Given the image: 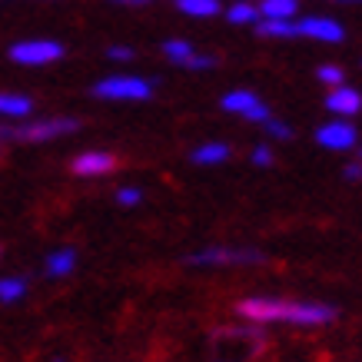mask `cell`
Segmentation results:
<instances>
[{
  "instance_id": "f546056e",
  "label": "cell",
  "mask_w": 362,
  "mask_h": 362,
  "mask_svg": "<svg viewBox=\"0 0 362 362\" xmlns=\"http://www.w3.org/2000/svg\"><path fill=\"white\" fill-rule=\"evenodd\" d=\"M349 4H362V0H349Z\"/></svg>"
},
{
  "instance_id": "e0dca14e",
  "label": "cell",
  "mask_w": 362,
  "mask_h": 362,
  "mask_svg": "<svg viewBox=\"0 0 362 362\" xmlns=\"http://www.w3.org/2000/svg\"><path fill=\"white\" fill-rule=\"evenodd\" d=\"M27 296V276H4L0 279V306H13Z\"/></svg>"
},
{
  "instance_id": "277c9868",
  "label": "cell",
  "mask_w": 362,
  "mask_h": 362,
  "mask_svg": "<svg viewBox=\"0 0 362 362\" xmlns=\"http://www.w3.org/2000/svg\"><path fill=\"white\" fill-rule=\"evenodd\" d=\"M266 263V252L256 246H206L187 256V266L197 269H226V266H259Z\"/></svg>"
},
{
  "instance_id": "7c38bea8",
  "label": "cell",
  "mask_w": 362,
  "mask_h": 362,
  "mask_svg": "<svg viewBox=\"0 0 362 362\" xmlns=\"http://www.w3.org/2000/svg\"><path fill=\"white\" fill-rule=\"evenodd\" d=\"M74 269H77V250L74 246H60V250L47 252V259H44L47 279H66Z\"/></svg>"
},
{
  "instance_id": "8fae6325",
  "label": "cell",
  "mask_w": 362,
  "mask_h": 362,
  "mask_svg": "<svg viewBox=\"0 0 362 362\" xmlns=\"http://www.w3.org/2000/svg\"><path fill=\"white\" fill-rule=\"evenodd\" d=\"M33 97L27 93H13V90H4L0 93V120L4 123H21V120H30L33 117Z\"/></svg>"
},
{
  "instance_id": "5b68a950",
  "label": "cell",
  "mask_w": 362,
  "mask_h": 362,
  "mask_svg": "<svg viewBox=\"0 0 362 362\" xmlns=\"http://www.w3.org/2000/svg\"><path fill=\"white\" fill-rule=\"evenodd\" d=\"M11 60L17 66H50L57 60H64V44L60 40H47V37H37V40H21L13 44L11 50Z\"/></svg>"
},
{
  "instance_id": "ba28073f",
  "label": "cell",
  "mask_w": 362,
  "mask_h": 362,
  "mask_svg": "<svg viewBox=\"0 0 362 362\" xmlns=\"http://www.w3.org/2000/svg\"><path fill=\"white\" fill-rule=\"evenodd\" d=\"M296 37L316 40V44H342L346 40V27L332 17H296Z\"/></svg>"
},
{
  "instance_id": "ac0fdd59",
  "label": "cell",
  "mask_w": 362,
  "mask_h": 362,
  "mask_svg": "<svg viewBox=\"0 0 362 362\" xmlns=\"http://www.w3.org/2000/svg\"><path fill=\"white\" fill-rule=\"evenodd\" d=\"M256 30L266 40H289V37H296V21H259Z\"/></svg>"
},
{
  "instance_id": "ffe728a7",
  "label": "cell",
  "mask_w": 362,
  "mask_h": 362,
  "mask_svg": "<svg viewBox=\"0 0 362 362\" xmlns=\"http://www.w3.org/2000/svg\"><path fill=\"white\" fill-rule=\"evenodd\" d=\"M316 80L319 83H326V87H342V80H346V74H342V66L339 64H322L316 66Z\"/></svg>"
},
{
  "instance_id": "cb8c5ba5",
  "label": "cell",
  "mask_w": 362,
  "mask_h": 362,
  "mask_svg": "<svg viewBox=\"0 0 362 362\" xmlns=\"http://www.w3.org/2000/svg\"><path fill=\"white\" fill-rule=\"evenodd\" d=\"M213 66H216V57H209V54H193L189 57V64L183 66V70H197V74H203V70H213Z\"/></svg>"
},
{
  "instance_id": "603a6c76",
  "label": "cell",
  "mask_w": 362,
  "mask_h": 362,
  "mask_svg": "<svg viewBox=\"0 0 362 362\" xmlns=\"http://www.w3.org/2000/svg\"><path fill=\"white\" fill-rule=\"evenodd\" d=\"M250 163L252 166H273L276 163V156H273V150H269V143H259V146H252L250 150Z\"/></svg>"
},
{
  "instance_id": "d6986e66",
  "label": "cell",
  "mask_w": 362,
  "mask_h": 362,
  "mask_svg": "<svg viewBox=\"0 0 362 362\" xmlns=\"http://www.w3.org/2000/svg\"><path fill=\"white\" fill-rule=\"evenodd\" d=\"M163 54H166V60H170V64L187 66L189 57L197 54V47L189 44V40H180V37H173V40H166V44H163Z\"/></svg>"
},
{
  "instance_id": "30bf717a",
  "label": "cell",
  "mask_w": 362,
  "mask_h": 362,
  "mask_svg": "<svg viewBox=\"0 0 362 362\" xmlns=\"http://www.w3.org/2000/svg\"><path fill=\"white\" fill-rule=\"evenodd\" d=\"M326 110L336 113V120H352L362 110V93L356 87H349V83L332 87L329 97H326Z\"/></svg>"
},
{
  "instance_id": "52a82bcc",
  "label": "cell",
  "mask_w": 362,
  "mask_h": 362,
  "mask_svg": "<svg viewBox=\"0 0 362 362\" xmlns=\"http://www.w3.org/2000/svg\"><path fill=\"white\" fill-rule=\"evenodd\" d=\"M220 107L226 113H236V117H243V120L259 123V127H263V123L273 117V113H269V107H266V103L256 97L252 90H230V93H223Z\"/></svg>"
},
{
  "instance_id": "7a4b0ae2",
  "label": "cell",
  "mask_w": 362,
  "mask_h": 362,
  "mask_svg": "<svg viewBox=\"0 0 362 362\" xmlns=\"http://www.w3.org/2000/svg\"><path fill=\"white\" fill-rule=\"evenodd\" d=\"M83 123L80 117H40V120H21V123H4L0 127V140L7 143H50L60 136L77 133Z\"/></svg>"
},
{
  "instance_id": "9a60e30c",
  "label": "cell",
  "mask_w": 362,
  "mask_h": 362,
  "mask_svg": "<svg viewBox=\"0 0 362 362\" xmlns=\"http://www.w3.org/2000/svg\"><path fill=\"white\" fill-rule=\"evenodd\" d=\"M226 21H230L233 27H256L263 17H259V7H256L252 0H236L230 11H226Z\"/></svg>"
},
{
  "instance_id": "44dd1931",
  "label": "cell",
  "mask_w": 362,
  "mask_h": 362,
  "mask_svg": "<svg viewBox=\"0 0 362 362\" xmlns=\"http://www.w3.org/2000/svg\"><path fill=\"white\" fill-rule=\"evenodd\" d=\"M263 133L269 140H293V127L286 120H276V117H269V120L263 123Z\"/></svg>"
},
{
  "instance_id": "7402d4cb",
  "label": "cell",
  "mask_w": 362,
  "mask_h": 362,
  "mask_svg": "<svg viewBox=\"0 0 362 362\" xmlns=\"http://www.w3.org/2000/svg\"><path fill=\"white\" fill-rule=\"evenodd\" d=\"M140 203H143V189L140 187H120L117 189V206L133 209V206H140Z\"/></svg>"
},
{
  "instance_id": "d4e9b609",
  "label": "cell",
  "mask_w": 362,
  "mask_h": 362,
  "mask_svg": "<svg viewBox=\"0 0 362 362\" xmlns=\"http://www.w3.org/2000/svg\"><path fill=\"white\" fill-rule=\"evenodd\" d=\"M342 180H349V183H359V180H362V166H359V160H352V163L342 166Z\"/></svg>"
},
{
  "instance_id": "83f0119b",
  "label": "cell",
  "mask_w": 362,
  "mask_h": 362,
  "mask_svg": "<svg viewBox=\"0 0 362 362\" xmlns=\"http://www.w3.org/2000/svg\"><path fill=\"white\" fill-rule=\"evenodd\" d=\"M359 166H362V146H359Z\"/></svg>"
},
{
  "instance_id": "2e32d148",
  "label": "cell",
  "mask_w": 362,
  "mask_h": 362,
  "mask_svg": "<svg viewBox=\"0 0 362 362\" xmlns=\"http://www.w3.org/2000/svg\"><path fill=\"white\" fill-rule=\"evenodd\" d=\"M176 11L187 13V17H199V21H206V17H216L223 11L220 0H173Z\"/></svg>"
},
{
  "instance_id": "3957f363",
  "label": "cell",
  "mask_w": 362,
  "mask_h": 362,
  "mask_svg": "<svg viewBox=\"0 0 362 362\" xmlns=\"http://www.w3.org/2000/svg\"><path fill=\"white\" fill-rule=\"evenodd\" d=\"M90 93L97 100H113V103H143L156 93V83L150 77H136V74H113V77L97 80Z\"/></svg>"
},
{
  "instance_id": "9c48e42d",
  "label": "cell",
  "mask_w": 362,
  "mask_h": 362,
  "mask_svg": "<svg viewBox=\"0 0 362 362\" xmlns=\"http://www.w3.org/2000/svg\"><path fill=\"white\" fill-rule=\"evenodd\" d=\"M117 170V156L107 150H83L70 160V173L80 180H100V176H110Z\"/></svg>"
},
{
  "instance_id": "484cf974",
  "label": "cell",
  "mask_w": 362,
  "mask_h": 362,
  "mask_svg": "<svg viewBox=\"0 0 362 362\" xmlns=\"http://www.w3.org/2000/svg\"><path fill=\"white\" fill-rule=\"evenodd\" d=\"M107 57H110V60H117V64H127V60H133V50L130 47H110V50H107Z\"/></svg>"
},
{
  "instance_id": "4dcf8cb0",
  "label": "cell",
  "mask_w": 362,
  "mask_h": 362,
  "mask_svg": "<svg viewBox=\"0 0 362 362\" xmlns=\"http://www.w3.org/2000/svg\"><path fill=\"white\" fill-rule=\"evenodd\" d=\"M0 256H4V246H0Z\"/></svg>"
},
{
  "instance_id": "8992f818",
  "label": "cell",
  "mask_w": 362,
  "mask_h": 362,
  "mask_svg": "<svg viewBox=\"0 0 362 362\" xmlns=\"http://www.w3.org/2000/svg\"><path fill=\"white\" fill-rule=\"evenodd\" d=\"M316 143L329 153H349L359 146V130L352 120H329L316 130Z\"/></svg>"
},
{
  "instance_id": "4316f807",
  "label": "cell",
  "mask_w": 362,
  "mask_h": 362,
  "mask_svg": "<svg viewBox=\"0 0 362 362\" xmlns=\"http://www.w3.org/2000/svg\"><path fill=\"white\" fill-rule=\"evenodd\" d=\"M110 4H120V7H146L150 0H110Z\"/></svg>"
},
{
  "instance_id": "f1b7e54d",
  "label": "cell",
  "mask_w": 362,
  "mask_h": 362,
  "mask_svg": "<svg viewBox=\"0 0 362 362\" xmlns=\"http://www.w3.org/2000/svg\"><path fill=\"white\" fill-rule=\"evenodd\" d=\"M0 153H4V140H0Z\"/></svg>"
},
{
  "instance_id": "4fadbf2b",
  "label": "cell",
  "mask_w": 362,
  "mask_h": 362,
  "mask_svg": "<svg viewBox=\"0 0 362 362\" xmlns=\"http://www.w3.org/2000/svg\"><path fill=\"white\" fill-rule=\"evenodd\" d=\"M230 156H233L230 143H223V140H206V143H199L197 150L189 153V163H197V166H220V163H226Z\"/></svg>"
},
{
  "instance_id": "5bb4252c",
  "label": "cell",
  "mask_w": 362,
  "mask_h": 362,
  "mask_svg": "<svg viewBox=\"0 0 362 362\" xmlns=\"http://www.w3.org/2000/svg\"><path fill=\"white\" fill-rule=\"evenodd\" d=\"M256 7L263 21H296L299 0H259Z\"/></svg>"
},
{
  "instance_id": "6da1fadb",
  "label": "cell",
  "mask_w": 362,
  "mask_h": 362,
  "mask_svg": "<svg viewBox=\"0 0 362 362\" xmlns=\"http://www.w3.org/2000/svg\"><path fill=\"white\" fill-rule=\"evenodd\" d=\"M236 316L246 326H296V329H322L339 319V309L322 299H289V296H246L236 303Z\"/></svg>"
}]
</instances>
